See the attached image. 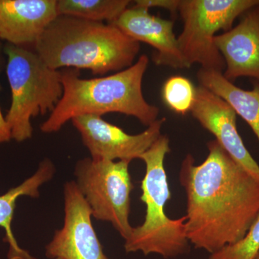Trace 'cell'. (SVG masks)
Here are the masks:
<instances>
[{"mask_svg":"<svg viewBox=\"0 0 259 259\" xmlns=\"http://www.w3.org/2000/svg\"><path fill=\"white\" fill-rule=\"evenodd\" d=\"M112 24L136 41L152 47L156 51L153 61L157 66L189 69L174 31V20L156 16L149 10L134 5Z\"/></svg>","mask_w":259,"mask_h":259,"instance_id":"11","label":"cell"},{"mask_svg":"<svg viewBox=\"0 0 259 259\" xmlns=\"http://www.w3.org/2000/svg\"><path fill=\"white\" fill-rule=\"evenodd\" d=\"M258 4L259 0H180L183 30L177 38L188 68L197 64L223 72L226 65L214 44L216 33L231 30L236 18Z\"/></svg>","mask_w":259,"mask_h":259,"instance_id":"6","label":"cell"},{"mask_svg":"<svg viewBox=\"0 0 259 259\" xmlns=\"http://www.w3.org/2000/svg\"><path fill=\"white\" fill-rule=\"evenodd\" d=\"M241 16L236 27L214 37L226 65L223 74L231 82L240 77L259 82V4Z\"/></svg>","mask_w":259,"mask_h":259,"instance_id":"12","label":"cell"},{"mask_svg":"<svg viewBox=\"0 0 259 259\" xmlns=\"http://www.w3.org/2000/svg\"><path fill=\"white\" fill-rule=\"evenodd\" d=\"M64 197V226L46 246V255L55 259H110L104 253L92 223L91 209L76 182L65 184Z\"/></svg>","mask_w":259,"mask_h":259,"instance_id":"8","label":"cell"},{"mask_svg":"<svg viewBox=\"0 0 259 259\" xmlns=\"http://www.w3.org/2000/svg\"><path fill=\"white\" fill-rule=\"evenodd\" d=\"M208 155L195 165L186 156L180 174L187 193V239L199 249L215 253L241 240L259 216V181L230 156L215 139Z\"/></svg>","mask_w":259,"mask_h":259,"instance_id":"1","label":"cell"},{"mask_svg":"<svg viewBox=\"0 0 259 259\" xmlns=\"http://www.w3.org/2000/svg\"><path fill=\"white\" fill-rule=\"evenodd\" d=\"M57 259H59V258H57Z\"/></svg>","mask_w":259,"mask_h":259,"instance_id":"23","label":"cell"},{"mask_svg":"<svg viewBox=\"0 0 259 259\" xmlns=\"http://www.w3.org/2000/svg\"><path fill=\"white\" fill-rule=\"evenodd\" d=\"M191 113L242 168L259 181V165L247 150L237 129L236 113L221 97L203 87L197 88Z\"/></svg>","mask_w":259,"mask_h":259,"instance_id":"10","label":"cell"},{"mask_svg":"<svg viewBox=\"0 0 259 259\" xmlns=\"http://www.w3.org/2000/svg\"><path fill=\"white\" fill-rule=\"evenodd\" d=\"M259 253V216L239 241L212 253L209 259H255Z\"/></svg>","mask_w":259,"mask_h":259,"instance_id":"18","label":"cell"},{"mask_svg":"<svg viewBox=\"0 0 259 259\" xmlns=\"http://www.w3.org/2000/svg\"><path fill=\"white\" fill-rule=\"evenodd\" d=\"M134 3L135 6L148 10L154 8H161L168 10L175 15L178 12L180 0H136Z\"/></svg>","mask_w":259,"mask_h":259,"instance_id":"19","label":"cell"},{"mask_svg":"<svg viewBox=\"0 0 259 259\" xmlns=\"http://www.w3.org/2000/svg\"><path fill=\"white\" fill-rule=\"evenodd\" d=\"M3 47H4V45L2 44L1 40H0V54L3 53Z\"/></svg>","mask_w":259,"mask_h":259,"instance_id":"21","label":"cell"},{"mask_svg":"<svg viewBox=\"0 0 259 259\" xmlns=\"http://www.w3.org/2000/svg\"><path fill=\"white\" fill-rule=\"evenodd\" d=\"M166 119H158L144 132L130 135L107 122L101 116L85 115L71 120L91 157L97 159L127 161L141 157L161 136Z\"/></svg>","mask_w":259,"mask_h":259,"instance_id":"9","label":"cell"},{"mask_svg":"<svg viewBox=\"0 0 259 259\" xmlns=\"http://www.w3.org/2000/svg\"><path fill=\"white\" fill-rule=\"evenodd\" d=\"M58 15L57 0H0V40L33 50Z\"/></svg>","mask_w":259,"mask_h":259,"instance_id":"13","label":"cell"},{"mask_svg":"<svg viewBox=\"0 0 259 259\" xmlns=\"http://www.w3.org/2000/svg\"><path fill=\"white\" fill-rule=\"evenodd\" d=\"M170 151L169 139L161 135L140 157L146 164L141 197L146 206V218L144 223L134 228L131 236L125 240L127 253L141 251L146 255L156 253L164 258H172L187 249V217L171 219L165 213V205L171 199L164 168L165 157Z\"/></svg>","mask_w":259,"mask_h":259,"instance_id":"4","label":"cell"},{"mask_svg":"<svg viewBox=\"0 0 259 259\" xmlns=\"http://www.w3.org/2000/svg\"><path fill=\"white\" fill-rule=\"evenodd\" d=\"M129 0H57L59 15L113 23L127 8Z\"/></svg>","mask_w":259,"mask_h":259,"instance_id":"16","label":"cell"},{"mask_svg":"<svg viewBox=\"0 0 259 259\" xmlns=\"http://www.w3.org/2000/svg\"><path fill=\"white\" fill-rule=\"evenodd\" d=\"M56 172L55 166L49 158L40 162L37 171L23 183L0 195V228L5 230L4 241L9 244L8 259H36L26 250L20 248L12 230V222L16 202L19 197L37 198L40 196L39 188L50 181Z\"/></svg>","mask_w":259,"mask_h":259,"instance_id":"14","label":"cell"},{"mask_svg":"<svg viewBox=\"0 0 259 259\" xmlns=\"http://www.w3.org/2000/svg\"><path fill=\"white\" fill-rule=\"evenodd\" d=\"M141 45L113 24L58 15L33 50L51 69L119 72L134 64Z\"/></svg>","mask_w":259,"mask_h":259,"instance_id":"2","label":"cell"},{"mask_svg":"<svg viewBox=\"0 0 259 259\" xmlns=\"http://www.w3.org/2000/svg\"><path fill=\"white\" fill-rule=\"evenodd\" d=\"M3 54L12 96L5 119L12 139L23 142L32 138V117L51 113L60 101L61 73L49 67L32 49L6 42Z\"/></svg>","mask_w":259,"mask_h":259,"instance_id":"5","label":"cell"},{"mask_svg":"<svg viewBox=\"0 0 259 259\" xmlns=\"http://www.w3.org/2000/svg\"><path fill=\"white\" fill-rule=\"evenodd\" d=\"M130 163L85 158L79 160L74 168L76 185L93 217L111 223L125 241L134 229L129 222L131 193L134 190Z\"/></svg>","mask_w":259,"mask_h":259,"instance_id":"7","label":"cell"},{"mask_svg":"<svg viewBox=\"0 0 259 259\" xmlns=\"http://www.w3.org/2000/svg\"><path fill=\"white\" fill-rule=\"evenodd\" d=\"M4 55L3 53L0 54V75L6 67L7 61L5 60V56ZM1 84H0V91H1ZM10 140H12L11 132H10L9 126L8 125V122L2 112L1 107H0V145L9 142Z\"/></svg>","mask_w":259,"mask_h":259,"instance_id":"20","label":"cell"},{"mask_svg":"<svg viewBox=\"0 0 259 259\" xmlns=\"http://www.w3.org/2000/svg\"><path fill=\"white\" fill-rule=\"evenodd\" d=\"M199 86L221 97L251 127L259 141V82L251 90L238 88L215 70L200 68L197 74Z\"/></svg>","mask_w":259,"mask_h":259,"instance_id":"15","label":"cell"},{"mask_svg":"<svg viewBox=\"0 0 259 259\" xmlns=\"http://www.w3.org/2000/svg\"><path fill=\"white\" fill-rule=\"evenodd\" d=\"M161 95L170 110L185 115L192 110L197 96V88L188 78L172 76L163 83Z\"/></svg>","mask_w":259,"mask_h":259,"instance_id":"17","label":"cell"},{"mask_svg":"<svg viewBox=\"0 0 259 259\" xmlns=\"http://www.w3.org/2000/svg\"><path fill=\"white\" fill-rule=\"evenodd\" d=\"M148 64V56L143 54L127 69L93 79L80 77L78 69H63L62 97L40 125V131L53 134L78 116L102 117L108 113L133 116L143 125H151L158 120L159 109L148 103L143 94V80Z\"/></svg>","mask_w":259,"mask_h":259,"instance_id":"3","label":"cell"},{"mask_svg":"<svg viewBox=\"0 0 259 259\" xmlns=\"http://www.w3.org/2000/svg\"><path fill=\"white\" fill-rule=\"evenodd\" d=\"M255 259H259V253H258V255H256Z\"/></svg>","mask_w":259,"mask_h":259,"instance_id":"22","label":"cell"}]
</instances>
